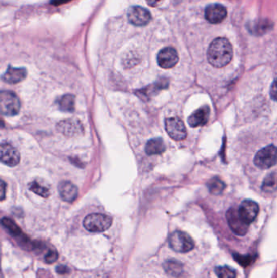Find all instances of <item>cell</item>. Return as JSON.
Wrapping results in <instances>:
<instances>
[{
	"instance_id": "cell-15",
	"label": "cell",
	"mask_w": 277,
	"mask_h": 278,
	"mask_svg": "<svg viewBox=\"0 0 277 278\" xmlns=\"http://www.w3.org/2000/svg\"><path fill=\"white\" fill-rule=\"evenodd\" d=\"M58 190L62 200L66 202L72 203L77 198V187L70 181H62L59 185Z\"/></svg>"
},
{
	"instance_id": "cell-24",
	"label": "cell",
	"mask_w": 277,
	"mask_h": 278,
	"mask_svg": "<svg viewBox=\"0 0 277 278\" xmlns=\"http://www.w3.org/2000/svg\"><path fill=\"white\" fill-rule=\"evenodd\" d=\"M218 278H236V272L232 268L228 266H220L215 269Z\"/></svg>"
},
{
	"instance_id": "cell-11",
	"label": "cell",
	"mask_w": 277,
	"mask_h": 278,
	"mask_svg": "<svg viewBox=\"0 0 277 278\" xmlns=\"http://www.w3.org/2000/svg\"><path fill=\"white\" fill-rule=\"evenodd\" d=\"M57 130L65 136L74 137L82 134L84 128L78 120L68 119L62 121L57 125Z\"/></svg>"
},
{
	"instance_id": "cell-7",
	"label": "cell",
	"mask_w": 277,
	"mask_h": 278,
	"mask_svg": "<svg viewBox=\"0 0 277 278\" xmlns=\"http://www.w3.org/2000/svg\"><path fill=\"white\" fill-rule=\"evenodd\" d=\"M227 221L230 228L238 235L246 234L248 231L249 224L243 220L239 210L236 208H230L227 212Z\"/></svg>"
},
{
	"instance_id": "cell-30",
	"label": "cell",
	"mask_w": 277,
	"mask_h": 278,
	"mask_svg": "<svg viewBox=\"0 0 277 278\" xmlns=\"http://www.w3.org/2000/svg\"><path fill=\"white\" fill-rule=\"evenodd\" d=\"M146 1L150 6L155 7L157 6V5H160L162 0H146Z\"/></svg>"
},
{
	"instance_id": "cell-26",
	"label": "cell",
	"mask_w": 277,
	"mask_h": 278,
	"mask_svg": "<svg viewBox=\"0 0 277 278\" xmlns=\"http://www.w3.org/2000/svg\"><path fill=\"white\" fill-rule=\"evenodd\" d=\"M58 255L57 252L56 250H50L48 251V253L46 254L45 261L47 264H53L57 260Z\"/></svg>"
},
{
	"instance_id": "cell-10",
	"label": "cell",
	"mask_w": 277,
	"mask_h": 278,
	"mask_svg": "<svg viewBox=\"0 0 277 278\" xmlns=\"http://www.w3.org/2000/svg\"><path fill=\"white\" fill-rule=\"evenodd\" d=\"M0 157L2 163L11 167L16 166L20 163L21 156L18 150L8 142H3L0 146Z\"/></svg>"
},
{
	"instance_id": "cell-6",
	"label": "cell",
	"mask_w": 277,
	"mask_h": 278,
	"mask_svg": "<svg viewBox=\"0 0 277 278\" xmlns=\"http://www.w3.org/2000/svg\"><path fill=\"white\" fill-rule=\"evenodd\" d=\"M165 130L173 140H184L187 137L185 124L178 117L169 118L165 121Z\"/></svg>"
},
{
	"instance_id": "cell-27",
	"label": "cell",
	"mask_w": 277,
	"mask_h": 278,
	"mask_svg": "<svg viewBox=\"0 0 277 278\" xmlns=\"http://www.w3.org/2000/svg\"><path fill=\"white\" fill-rule=\"evenodd\" d=\"M271 96L274 100L277 102V79L274 81V83L271 85Z\"/></svg>"
},
{
	"instance_id": "cell-23",
	"label": "cell",
	"mask_w": 277,
	"mask_h": 278,
	"mask_svg": "<svg viewBox=\"0 0 277 278\" xmlns=\"http://www.w3.org/2000/svg\"><path fill=\"white\" fill-rule=\"evenodd\" d=\"M29 190L31 191L34 192L35 194L41 196L43 198H48L50 196V190L48 188L44 186L41 184L38 183L37 181H33L29 184Z\"/></svg>"
},
{
	"instance_id": "cell-8",
	"label": "cell",
	"mask_w": 277,
	"mask_h": 278,
	"mask_svg": "<svg viewBox=\"0 0 277 278\" xmlns=\"http://www.w3.org/2000/svg\"><path fill=\"white\" fill-rule=\"evenodd\" d=\"M127 17L132 25L136 26L146 25L151 20L150 12L141 6L131 7L128 11Z\"/></svg>"
},
{
	"instance_id": "cell-28",
	"label": "cell",
	"mask_w": 277,
	"mask_h": 278,
	"mask_svg": "<svg viewBox=\"0 0 277 278\" xmlns=\"http://www.w3.org/2000/svg\"><path fill=\"white\" fill-rule=\"evenodd\" d=\"M56 272L59 274H66L69 272V268L67 266L60 265L56 268Z\"/></svg>"
},
{
	"instance_id": "cell-4",
	"label": "cell",
	"mask_w": 277,
	"mask_h": 278,
	"mask_svg": "<svg viewBox=\"0 0 277 278\" xmlns=\"http://www.w3.org/2000/svg\"><path fill=\"white\" fill-rule=\"evenodd\" d=\"M169 246L175 252L186 253L194 247V242L188 233L175 231L169 237Z\"/></svg>"
},
{
	"instance_id": "cell-12",
	"label": "cell",
	"mask_w": 277,
	"mask_h": 278,
	"mask_svg": "<svg viewBox=\"0 0 277 278\" xmlns=\"http://www.w3.org/2000/svg\"><path fill=\"white\" fill-rule=\"evenodd\" d=\"M227 17L225 7L218 4L209 5L205 9V18L212 24H220Z\"/></svg>"
},
{
	"instance_id": "cell-13",
	"label": "cell",
	"mask_w": 277,
	"mask_h": 278,
	"mask_svg": "<svg viewBox=\"0 0 277 278\" xmlns=\"http://www.w3.org/2000/svg\"><path fill=\"white\" fill-rule=\"evenodd\" d=\"M239 212L243 220L250 225L259 213V205L252 200H245L239 207Z\"/></svg>"
},
{
	"instance_id": "cell-9",
	"label": "cell",
	"mask_w": 277,
	"mask_h": 278,
	"mask_svg": "<svg viewBox=\"0 0 277 278\" xmlns=\"http://www.w3.org/2000/svg\"><path fill=\"white\" fill-rule=\"evenodd\" d=\"M158 64L162 68L169 69L177 65L179 61L178 53L173 48H165L157 56Z\"/></svg>"
},
{
	"instance_id": "cell-20",
	"label": "cell",
	"mask_w": 277,
	"mask_h": 278,
	"mask_svg": "<svg viewBox=\"0 0 277 278\" xmlns=\"http://www.w3.org/2000/svg\"><path fill=\"white\" fill-rule=\"evenodd\" d=\"M58 104L62 111L72 112L75 110V96L72 95H64L59 99Z\"/></svg>"
},
{
	"instance_id": "cell-18",
	"label": "cell",
	"mask_w": 277,
	"mask_h": 278,
	"mask_svg": "<svg viewBox=\"0 0 277 278\" xmlns=\"http://www.w3.org/2000/svg\"><path fill=\"white\" fill-rule=\"evenodd\" d=\"M166 150L164 141L161 138H153L146 143L145 150L148 155L161 154Z\"/></svg>"
},
{
	"instance_id": "cell-17",
	"label": "cell",
	"mask_w": 277,
	"mask_h": 278,
	"mask_svg": "<svg viewBox=\"0 0 277 278\" xmlns=\"http://www.w3.org/2000/svg\"><path fill=\"white\" fill-rule=\"evenodd\" d=\"M210 108L208 106L200 107V109L195 111L188 119L189 126L192 127L203 126L207 124L209 119Z\"/></svg>"
},
{
	"instance_id": "cell-5",
	"label": "cell",
	"mask_w": 277,
	"mask_h": 278,
	"mask_svg": "<svg viewBox=\"0 0 277 278\" xmlns=\"http://www.w3.org/2000/svg\"><path fill=\"white\" fill-rule=\"evenodd\" d=\"M255 165L262 169H267L272 167L277 162V147L274 145L259 150L254 160Z\"/></svg>"
},
{
	"instance_id": "cell-2",
	"label": "cell",
	"mask_w": 277,
	"mask_h": 278,
	"mask_svg": "<svg viewBox=\"0 0 277 278\" xmlns=\"http://www.w3.org/2000/svg\"><path fill=\"white\" fill-rule=\"evenodd\" d=\"M112 225V218L103 213L88 215L83 221L85 229L91 233H101L107 230Z\"/></svg>"
},
{
	"instance_id": "cell-29",
	"label": "cell",
	"mask_w": 277,
	"mask_h": 278,
	"mask_svg": "<svg viewBox=\"0 0 277 278\" xmlns=\"http://www.w3.org/2000/svg\"><path fill=\"white\" fill-rule=\"evenodd\" d=\"M0 190H1V200H4L5 198V193H6V184L5 181H1V185H0Z\"/></svg>"
},
{
	"instance_id": "cell-19",
	"label": "cell",
	"mask_w": 277,
	"mask_h": 278,
	"mask_svg": "<svg viewBox=\"0 0 277 278\" xmlns=\"http://www.w3.org/2000/svg\"><path fill=\"white\" fill-rule=\"evenodd\" d=\"M164 267L167 273L173 277H180L184 272L183 264L177 260H168L165 262Z\"/></svg>"
},
{
	"instance_id": "cell-1",
	"label": "cell",
	"mask_w": 277,
	"mask_h": 278,
	"mask_svg": "<svg viewBox=\"0 0 277 278\" xmlns=\"http://www.w3.org/2000/svg\"><path fill=\"white\" fill-rule=\"evenodd\" d=\"M232 46L224 37H218L212 41L208 50V60L212 66L223 68L232 60Z\"/></svg>"
},
{
	"instance_id": "cell-16",
	"label": "cell",
	"mask_w": 277,
	"mask_h": 278,
	"mask_svg": "<svg viewBox=\"0 0 277 278\" xmlns=\"http://www.w3.org/2000/svg\"><path fill=\"white\" fill-rule=\"evenodd\" d=\"M26 76L27 71L25 68H13L10 66L5 72V74L3 75L2 79L4 82L9 84H16L22 82Z\"/></svg>"
},
{
	"instance_id": "cell-3",
	"label": "cell",
	"mask_w": 277,
	"mask_h": 278,
	"mask_svg": "<svg viewBox=\"0 0 277 278\" xmlns=\"http://www.w3.org/2000/svg\"><path fill=\"white\" fill-rule=\"evenodd\" d=\"M0 110L6 116L17 115L21 110V101L15 93L3 91L0 94Z\"/></svg>"
},
{
	"instance_id": "cell-14",
	"label": "cell",
	"mask_w": 277,
	"mask_h": 278,
	"mask_svg": "<svg viewBox=\"0 0 277 278\" xmlns=\"http://www.w3.org/2000/svg\"><path fill=\"white\" fill-rule=\"evenodd\" d=\"M168 86H169V81L167 79H161V80H159L158 82L137 91L136 95H138L141 99L147 100V99L153 97L154 95H157L160 91H162L163 89L167 88Z\"/></svg>"
},
{
	"instance_id": "cell-22",
	"label": "cell",
	"mask_w": 277,
	"mask_h": 278,
	"mask_svg": "<svg viewBox=\"0 0 277 278\" xmlns=\"http://www.w3.org/2000/svg\"><path fill=\"white\" fill-rule=\"evenodd\" d=\"M2 225L7 230L9 231V233L14 237H21L22 235L21 229L11 219L7 218V217L3 218Z\"/></svg>"
},
{
	"instance_id": "cell-21",
	"label": "cell",
	"mask_w": 277,
	"mask_h": 278,
	"mask_svg": "<svg viewBox=\"0 0 277 278\" xmlns=\"http://www.w3.org/2000/svg\"><path fill=\"white\" fill-rule=\"evenodd\" d=\"M265 192H273L277 190V173H272L266 177L262 185Z\"/></svg>"
},
{
	"instance_id": "cell-25",
	"label": "cell",
	"mask_w": 277,
	"mask_h": 278,
	"mask_svg": "<svg viewBox=\"0 0 277 278\" xmlns=\"http://www.w3.org/2000/svg\"><path fill=\"white\" fill-rule=\"evenodd\" d=\"M208 186L211 193L214 194H219L224 190L225 184L220 178L215 177L213 179L210 180L208 183Z\"/></svg>"
}]
</instances>
